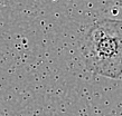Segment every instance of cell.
Returning <instances> with one entry per match:
<instances>
[{"label": "cell", "mask_w": 122, "mask_h": 116, "mask_svg": "<svg viewBox=\"0 0 122 116\" xmlns=\"http://www.w3.org/2000/svg\"><path fill=\"white\" fill-rule=\"evenodd\" d=\"M115 2H117V4L119 5V6H120V7L122 8V0H114Z\"/></svg>", "instance_id": "cell-2"}, {"label": "cell", "mask_w": 122, "mask_h": 116, "mask_svg": "<svg viewBox=\"0 0 122 116\" xmlns=\"http://www.w3.org/2000/svg\"><path fill=\"white\" fill-rule=\"evenodd\" d=\"M81 54L86 70L110 79L122 77V20L103 18L85 30Z\"/></svg>", "instance_id": "cell-1"}]
</instances>
